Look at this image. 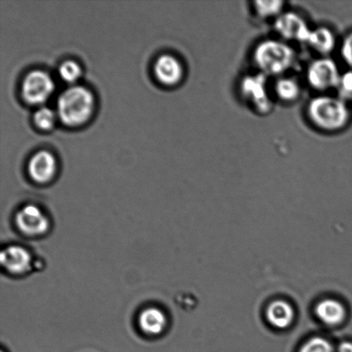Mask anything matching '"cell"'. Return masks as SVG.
<instances>
[{
  "label": "cell",
  "instance_id": "603a6c76",
  "mask_svg": "<svg viewBox=\"0 0 352 352\" xmlns=\"http://www.w3.org/2000/svg\"><path fill=\"white\" fill-rule=\"evenodd\" d=\"M339 352H352V343H343L339 348Z\"/></svg>",
  "mask_w": 352,
  "mask_h": 352
},
{
  "label": "cell",
  "instance_id": "30bf717a",
  "mask_svg": "<svg viewBox=\"0 0 352 352\" xmlns=\"http://www.w3.org/2000/svg\"><path fill=\"white\" fill-rule=\"evenodd\" d=\"M0 261L6 270L14 274H23L31 268V256L25 248L12 246L0 254Z\"/></svg>",
  "mask_w": 352,
  "mask_h": 352
},
{
  "label": "cell",
  "instance_id": "5bb4252c",
  "mask_svg": "<svg viewBox=\"0 0 352 352\" xmlns=\"http://www.w3.org/2000/svg\"><path fill=\"white\" fill-rule=\"evenodd\" d=\"M140 326L143 332L150 336H157L164 332L166 327V316L157 308L144 310L140 316Z\"/></svg>",
  "mask_w": 352,
  "mask_h": 352
},
{
  "label": "cell",
  "instance_id": "9a60e30c",
  "mask_svg": "<svg viewBox=\"0 0 352 352\" xmlns=\"http://www.w3.org/2000/svg\"><path fill=\"white\" fill-rule=\"evenodd\" d=\"M307 43L319 54L327 55L336 47V39L332 31L327 28L320 27L311 31Z\"/></svg>",
  "mask_w": 352,
  "mask_h": 352
},
{
  "label": "cell",
  "instance_id": "8992f818",
  "mask_svg": "<svg viewBox=\"0 0 352 352\" xmlns=\"http://www.w3.org/2000/svg\"><path fill=\"white\" fill-rule=\"evenodd\" d=\"M340 75L336 61L329 58L314 60L307 71L309 84L320 91L337 88Z\"/></svg>",
  "mask_w": 352,
  "mask_h": 352
},
{
  "label": "cell",
  "instance_id": "52a82bcc",
  "mask_svg": "<svg viewBox=\"0 0 352 352\" xmlns=\"http://www.w3.org/2000/svg\"><path fill=\"white\" fill-rule=\"evenodd\" d=\"M276 32L287 41L308 43L312 30L308 23L298 14L295 12H283L275 21Z\"/></svg>",
  "mask_w": 352,
  "mask_h": 352
},
{
  "label": "cell",
  "instance_id": "3957f363",
  "mask_svg": "<svg viewBox=\"0 0 352 352\" xmlns=\"http://www.w3.org/2000/svg\"><path fill=\"white\" fill-rule=\"evenodd\" d=\"M308 115L317 127L327 132L342 129L350 118L349 109L344 100L327 96L313 98L309 103Z\"/></svg>",
  "mask_w": 352,
  "mask_h": 352
},
{
  "label": "cell",
  "instance_id": "2e32d148",
  "mask_svg": "<svg viewBox=\"0 0 352 352\" xmlns=\"http://www.w3.org/2000/svg\"><path fill=\"white\" fill-rule=\"evenodd\" d=\"M300 86L294 79L279 78L275 84V93L279 99L285 102H293L299 98Z\"/></svg>",
  "mask_w": 352,
  "mask_h": 352
},
{
  "label": "cell",
  "instance_id": "44dd1931",
  "mask_svg": "<svg viewBox=\"0 0 352 352\" xmlns=\"http://www.w3.org/2000/svg\"><path fill=\"white\" fill-rule=\"evenodd\" d=\"M300 352H333L329 341L322 338H314L302 346Z\"/></svg>",
  "mask_w": 352,
  "mask_h": 352
},
{
  "label": "cell",
  "instance_id": "d6986e66",
  "mask_svg": "<svg viewBox=\"0 0 352 352\" xmlns=\"http://www.w3.org/2000/svg\"><path fill=\"white\" fill-rule=\"evenodd\" d=\"M81 68L75 61L67 60L63 62L58 68V74L64 81L67 82H74L78 80L81 76Z\"/></svg>",
  "mask_w": 352,
  "mask_h": 352
},
{
  "label": "cell",
  "instance_id": "7a4b0ae2",
  "mask_svg": "<svg viewBox=\"0 0 352 352\" xmlns=\"http://www.w3.org/2000/svg\"><path fill=\"white\" fill-rule=\"evenodd\" d=\"M296 54L288 44L278 40H265L258 43L254 52V61L261 74L279 76L294 64Z\"/></svg>",
  "mask_w": 352,
  "mask_h": 352
},
{
  "label": "cell",
  "instance_id": "7c38bea8",
  "mask_svg": "<svg viewBox=\"0 0 352 352\" xmlns=\"http://www.w3.org/2000/svg\"><path fill=\"white\" fill-rule=\"evenodd\" d=\"M316 312L322 322L331 326L342 322L346 316L344 306L340 302L332 299L320 302L316 307Z\"/></svg>",
  "mask_w": 352,
  "mask_h": 352
},
{
  "label": "cell",
  "instance_id": "8fae6325",
  "mask_svg": "<svg viewBox=\"0 0 352 352\" xmlns=\"http://www.w3.org/2000/svg\"><path fill=\"white\" fill-rule=\"evenodd\" d=\"M154 72L162 84L173 85L181 81L183 68L177 58L165 54L157 58L154 65Z\"/></svg>",
  "mask_w": 352,
  "mask_h": 352
},
{
  "label": "cell",
  "instance_id": "4fadbf2b",
  "mask_svg": "<svg viewBox=\"0 0 352 352\" xmlns=\"http://www.w3.org/2000/svg\"><path fill=\"white\" fill-rule=\"evenodd\" d=\"M267 320L278 329L288 327L294 320V310L289 303L283 301L272 302L267 309Z\"/></svg>",
  "mask_w": 352,
  "mask_h": 352
},
{
  "label": "cell",
  "instance_id": "6da1fadb",
  "mask_svg": "<svg viewBox=\"0 0 352 352\" xmlns=\"http://www.w3.org/2000/svg\"><path fill=\"white\" fill-rule=\"evenodd\" d=\"M94 106V96L88 89L72 86L58 96L57 113L65 125L80 126L91 118Z\"/></svg>",
  "mask_w": 352,
  "mask_h": 352
},
{
  "label": "cell",
  "instance_id": "ba28073f",
  "mask_svg": "<svg viewBox=\"0 0 352 352\" xmlns=\"http://www.w3.org/2000/svg\"><path fill=\"white\" fill-rule=\"evenodd\" d=\"M19 229L29 236H39L50 229V220L36 206L28 205L19 210L16 216Z\"/></svg>",
  "mask_w": 352,
  "mask_h": 352
},
{
  "label": "cell",
  "instance_id": "7402d4cb",
  "mask_svg": "<svg viewBox=\"0 0 352 352\" xmlns=\"http://www.w3.org/2000/svg\"><path fill=\"white\" fill-rule=\"evenodd\" d=\"M341 56L348 65L352 67V33L343 41L341 47Z\"/></svg>",
  "mask_w": 352,
  "mask_h": 352
},
{
  "label": "cell",
  "instance_id": "5b68a950",
  "mask_svg": "<svg viewBox=\"0 0 352 352\" xmlns=\"http://www.w3.org/2000/svg\"><path fill=\"white\" fill-rule=\"evenodd\" d=\"M54 91V82L47 72L40 70L30 72L24 78L22 95L30 104H43Z\"/></svg>",
  "mask_w": 352,
  "mask_h": 352
},
{
  "label": "cell",
  "instance_id": "277c9868",
  "mask_svg": "<svg viewBox=\"0 0 352 352\" xmlns=\"http://www.w3.org/2000/svg\"><path fill=\"white\" fill-rule=\"evenodd\" d=\"M241 94L261 113L271 111L272 102L268 94L267 76L262 74L248 75L241 80Z\"/></svg>",
  "mask_w": 352,
  "mask_h": 352
},
{
  "label": "cell",
  "instance_id": "e0dca14e",
  "mask_svg": "<svg viewBox=\"0 0 352 352\" xmlns=\"http://www.w3.org/2000/svg\"><path fill=\"white\" fill-rule=\"evenodd\" d=\"M284 2L282 1H256L254 3V9L257 15L262 19H270V17L281 15Z\"/></svg>",
  "mask_w": 352,
  "mask_h": 352
},
{
  "label": "cell",
  "instance_id": "ac0fdd59",
  "mask_svg": "<svg viewBox=\"0 0 352 352\" xmlns=\"http://www.w3.org/2000/svg\"><path fill=\"white\" fill-rule=\"evenodd\" d=\"M55 113L47 107H41L34 115V122L40 129L50 130L55 123Z\"/></svg>",
  "mask_w": 352,
  "mask_h": 352
},
{
  "label": "cell",
  "instance_id": "ffe728a7",
  "mask_svg": "<svg viewBox=\"0 0 352 352\" xmlns=\"http://www.w3.org/2000/svg\"><path fill=\"white\" fill-rule=\"evenodd\" d=\"M336 89L340 98L344 100L352 98V71H347L340 75Z\"/></svg>",
  "mask_w": 352,
  "mask_h": 352
},
{
  "label": "cell",
  "instance_id": "9c48e42d",
  "mask_svg": "<svg viewBox=\"0 0 352 352\" xmlns=\"http://www.w3.org/2000/svg\"><path fill=\"white\" fill-rule=\"evenodd\" d=\"M56 160L53 154L41 151L34 155L29 163L30 177L37 183H47L56 173Z\"/></svg>",
  "mask_w": 352,
  "mask_h": 352
}]
</instances>
